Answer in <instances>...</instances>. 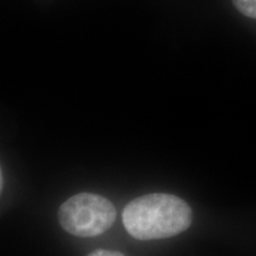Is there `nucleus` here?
<instances>
[{
	"label": "nucleus",
	"instance_id": "nucleus-2",
	"mask_svg": "<svg viewBox=\"0 0 256 256\" xmlns=\"http://www.w3.org/2000/svg\"><path fill=\"white\" fill-rule=\"evenodd\" d=\"M116 209L110 200L90 192H81L60 206L58 220L66 232L78 238H94L113 226Z\"/></svg>",
	"mask_w": 256,
	"mask_h": 256
},
{
	"label": "nucleus",
	"instance_id": "nucleus-1",
	"mask_svg": "<svg viewBox=\"0 0 256 256\" xmlns=\"http://www.w3.org/2000/svg\"><path fill=\"white\" fill-rule=\"evenodd\" d=\"M127 232L142 241L168 238L186 230L192 210L182 198L170 194H150L130 200L122 211Z\"/></svg>",
	"mask_w": 256,
	"mask_h": 256
},
{
	"label": "nucleus",
	"instance_id": "nucleus-3",
	"mask_svg": "<svg viewBox=\"0 0 256 256\" xmlns=\"http://www.w3.org/2000/svg\"><path fill=\"white\" fill-rule=\"evenodd\" d=\"M232 2L246 17L256 19V0H232Z\"/></svg>",
	"mask_w": 256,
	"mask_h": 256
},
{
	"label": "nucleus",
	"instance_id": "nucleus-4",
	"mask_svg": "<svg viewBox=\"0 0 256 256\" xmlns=\"http://www.w3.org/2000/svg\"><path fill=\"white\" fill-rule=\"evenodd\" d=\"M88 256H124L119 252L107 250V249H98V250L92 252Z\"/></svg>",
	"mask_w": 256,
	"mask_h": 256
}]
</instances>
